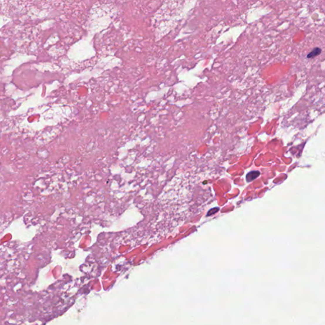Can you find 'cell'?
Masks as SVG:
<instances>
[{
    "instance_id": "2",
    "label": "cell",
    "mask_w": 325,
    "mask_h": 325,
    "mask_svg": "<svg viewBox=\"0 0 325 325\" xmlns=\"http://www.w3.org/2000/svg\"><path fill=\"white\" fill-rule=\"evenodd\" d=\"M321 53V50L319 48H316L313 50L311 52H310L307 55V58H314L316 56L319 55Z\"/></svg>"
},
{
    "instance_id": "1",
    "label": "cell",
    "mask_w": 325,
    "mask_h": 325,
    "mask_svg": "<svg viewBox=\"0 0 325 325\" xmlns=\"http://www.w3.org/2000/svg\"><path fill=\"white\" fill-rule=\"evenodd\" d=\"M260 175V172L258 171H252L246 175V181L248 182H252L253 180L256 179Z\"/></svg>"
}]
</instances>
